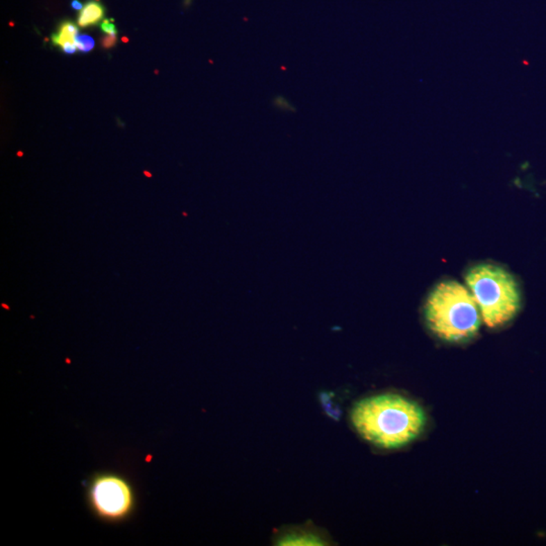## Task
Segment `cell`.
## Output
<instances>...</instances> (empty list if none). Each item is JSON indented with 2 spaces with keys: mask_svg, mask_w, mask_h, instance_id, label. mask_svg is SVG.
<instances>
[{
  "mask_svg": "<svg viewBox=\"0 0 546 546\" xmlns=\"http://www.w3.org/2000/svg\"><path fill=\"white\" fill-rule=\"evenodd\" d=\"M351 421L364 439L393 450L417 438L425 426L426 417L414 402L386 393L358 402L351 413Z\"/></svg>",
  "mask_w": 546,
  "mask_h": 546,
  "instance_id": "1",
  "label": "cell"
},
{
  "mask_svg": "<svg viewBox=\"0 0 546 546\" xmlns=\"http://www.w3.org/2000/svg\"><path fill=\"white\" fill-rule=\"evenodd\" d=\"M424 314L429 329L447 342L472 339L483 320L470 289L457 280H444L433 287Z\"/></svg>",
  "mask_w": 546,
  "mask_h": 546,
  "instance_id": "2",
  "label": "cell"
},
{
  "mask_svg": "<svg viewBox=\"0 0 546 546\" xmlns=\"http://www.w3.org/2000/svg\"><path fill=\"white\" fill-rule=\"evenodd\" d=\"M464 280L488 328L503 326L518 314L522 295L516 278L507 269L481 263L468 269Z\"/></svg>",
  "mask_w": 546,
  "mask_h": 546,
  "instance_id": "3",
  "label": "cell"
},
{
  "mask_svg": "<svg viewBox=\"0 0 546 546\" xmlns=\"http://www.w3.org/2000/svg\"><path fill=\"white\" fill-rule=\"evenodd\" d=\"M89 498L95 512L110 520L125 518L134 506L132 488L117 475L96 477L90 487Z\"/></svg>",
  "mask_w": 546,
  "mask_h": 546,
  "instance_id": "4",
  "label": "cell"
},
{
  "mask_svg": "<svg viewBox=\"0 0 546 546\" xmlns=\"http://www.w3.org/2000/svg\"><path fill=\"white\" fill-rule=\"evenodd\" d=\"M278 545H327L326 539L315 530L308 528H296L287 530L278 536Z\"/></svg>",
  "mask_w": 546,
  "mask_h": 546,
  "instance_id": "5",
  "label": "cell"
},
{
  "mask_svg": "<svg viewBox=\"0 0 546 546\" xmlns=\"http://www.w3.org/2000/svg\"><path fill=\"white\" fill-rule=\"evenodd\" d=\"M78 26L71 21H64L60 24L58 31L52 35L53 45L62 48L65 54H74L77 49L76 41L78 37Z\"/></svg>",
  "mask_w": 546,
  "mask_h": 546,
  "instance_id": "6",
  "label": "cell"
},
{
  "mask_svg": "<svg viewBox=\"0 0 546 546\" xmlns=\"http://www.w3.org/2000/svg\"><path fill=\"white\" fill-rule=\"evenodd\" d=\"M105 8L101 2L89 0L84 4L77 17V24L80 28H87L96 26L105 21Z\"/></svg>",
  "mask_w": 546,
  "mask_h": 546,
  "instance_id": "7",
  "label": "cell"
},
{
  "mask_svg": "<svg viewBox=\"0 0 546 546\" xmlns=\"http://www.w3.org/2000/svg\"><path fill=\"white\" fill-rule=\"evenodd\" d=\"M319 401L323 410L331 419L338 421L341 417L342 411L339 404L335 401V395L331 392L319 393Z\"/></svg>",
  "mask_w": 546,
  "mask_h": 546,
  "instance_id": "8",
  "label": "cell"
},
{
  "mask_svg": "<svg viewBox=\"0 0 546 546\" xmlns=\"http://www.w3.org/2000/svg\"><path fill=\"white\" fill-rule=\"evenodd\" d=\"M76 45L80 52L87 53L94 48V41L92 37L87 36V35H81L77 37Z\"/></svg>",
  "mask_w": 546,
  "mask_h": 546,
  "instance_id": "9",
  "label": "cell"
},
{
  "mask_svg": "<svg viewBox=\"0 0 546 546\" xmlns=\"http://www.w3.org/2000/svg\"><path fill=\"white\" fill-rule=\"evenodd\" d=\"M273 105L274 107L278 108V110H284V112H296L295 108L284 97L280 96V95H278L273 99Z\"/></svg>",
  "mask_w": 546,
  "mask_h": 546,
  "instance_id": "10",
  "label": "cell"
},
{
  "mask_svg": "<svg viewBox=\"0 0 546 546\" xmlns=\"http://www.w3.org/2000/svg\"><path fill=\"white\" fill-rule=\"evenodd\" d=\"M101 28L105 35H118V30H117L114 24L112 23V19H110H110H105L101 24Z\"/></svg>",
  "mask_w": 546,
  "mask_h": 546,
  "instance_id": "11",
  "label": "cell"
},
{
  "mask_svg": "<svg viewBox=\"0 0 546 546\" xmlns=\"http://www.w3.org/2000/svg\"><path fill=\"white\" fill-rule=\"evenodd\" d=\"M117 42H118V35H105V36L101 40V47L105 49L114 47Z\"/></svg>",
  "mask_w": 546,
  "mask_h": 546,
  "instance_id": "12",
  "label": "cell"
},
{
  "mask_svg": "<svg viewBox=\"0 0 546 546\" xmlns=\"http://www.w3.org/2000/svg\"><path fill=\"white\" fill-rule=\"evenodd\" d=\"M71 6L75 10H81L84 6L79 0H73Z\"/></svg>",
  "mask_w": 546,
  "mask_h": 546,
  "instance_id": "13",
  "label": "cell"
}]
</instances>
